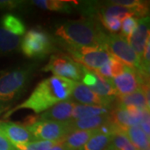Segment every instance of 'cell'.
<instances>
[{"label": "cell", "instance_id": "cell-20", "mask_svg": "<svg viewBox=\"0 0 150 150\" xmlns=\"http://www.w3.org/2000/svg\"><path fill=\"white\" fill-rule=\"evenodd\" d=\"M108 113H109V109L106 108L93 106V105L76 104L73 109L71 119H80V118L94 117V116L103 115Z\"/></svg>", "mask_w": 150, "mask_h": 150}, {"label": "cell", "instance_id": "cell-9", "mask_svg": "<svg viewBox=\"0 0 150 150\" xmlns=\"http://www.w3.org/2000/svg\"><path fill=\"white\" fill-rule=\"evenodd\" d=\"M73 100L83 103L85 105H93L112 109L116 98H106L96 94L89 88L81 82H75L74 88L72 92Z\"/></svg>", "mask_w": 150, "mask_h": 150}, {"label": "cell", "instance_id": "cell-13", "mask_svg": "<svg viewBox=\"0 0 150 150\" xmlns=\"http://www.w3.org/2000/svg\"><path fill=\"white\" fill-rule=\"evenodd\" d=\"M0 132L4 134L14 146L34 141L32 134L23 124L13 122H0Z\"/></svg>", "mask_w": 150, "mask_h": 150}, {"label": "cell", "instance_id": "cell-21", "mask_svg": "<svg viewBox=\"0 0 150 150\" xmlns=\"http://www.w3.org/2000/svg\"><path fill=\"white\" fill-rule=\"evenodd\" d=\"M125 66L126 65L122 64L120 61L112 56V58L105 64L94 72L103 79L111 80L114 77L118 76L123 72Z\"/></svg>", "mask_w": 150, "mask_h": 150}, {"label": "cell", "instance_id": "cell-27", "mask_svg": "<svg viewBox=\"0 0 150 150\" xmlns=\"http://www.w3.org/2000/svg\"><path fill=\"white\" fill-rule=\"evenodd\" d=\"M98 21L101 22V25L111 33H117L121 28V21L117 18H105L98 17Z\"/></svg>", "mask_w": 150, "mask_h": 150}, {"label": "cell", "instance_id": "cell-23", "mask_svg": "<svg viewBox=\"0 0 150 150\" xmlns=\"http://www.w3.org/2000/svg\"><path fill=\"white\" fill-rule=\"evenodd\" d=\"M112 139V135L99 133L95 134L79 150H105Z\"/></svg>", "mask_w": 150, "mask_h": 150}, {"label": "cell", "instance_id": "cell-26", "mask_svg": "<svg viewBox=\"0 0 150 150\" xmlns=\"http://www.w3.org/2000/svg\"><path fill=\"white\" fill-rule=\"evenodd\" d=\"M139 18L137 17H128L121 22V37L126 40L135 30L138 25Z\"/></svg>", "mask_w": 150, "mask_h": 150}, {"label": "cell", "instance_id": "cell-25", "mask_svg": "<svg viewBox=\"0 0 150 150\" xmlns=\"http://www.w3.org/2000/svg\"><path fill=\"white\" fill-rule=\"evenodd\" d=\"M54 141H32L24 144L15 145L18 150H48L51 147H53L56 143Z\"/></svg>", "mask_w": 150, "mask_h": 150}, {"label": "cell", "instance_id": "cell-16", "mask_svg": "<svg viewBox=\"0 0 150 150\" xmlns=\"http://www.w3.org/2000/svg\"><path fill=\"white\" fill-rule=\"evenodd\" d=\"M98 132V129L94 130H76L67 135L62 141L68 150H79Z\"/></svg>", "mask_w": 150, "mask_h": 150}, {"label": "cell", "instance_id": "cell-28", "mask_svg": "<svg viewBox=\"0 0 150 150\" xmlns=\"http://www.w3.org/2000/svg\"><path fill=\"white\" fill-rule=\"evenodd\" d=\"M23 4L21 1H10V0H0V9L1 10H12L19 8Z\"/></svg>", "mask_w": 150, "mask_h": 150}, {"label": "cell", "instance_id": "cell-17", "mask_svg": "<svg viewBox=\"0 0 150 150\" xmlns=\"http://www.w3.org/2000/svg\"><path fill=\"white\" fill-rule=\"evenodd\" d=\"M115 103L123 107L133 106L142 110H149L150 108L148 106L144 93L140 88L127 95H118L116 97Z\"/></svg>", "mask_w": 150, "mask_h": 150}, {"label": "cell", "instance_id": "cell-29", "mask_svg": "<svg viewBox=\"0 0 150 150\" xmlns=\"http://www.w3.org/2000/svg\"><path fill=\"white\" fill-rule=\"evenodd\" d=\"M0 150H18L16 147L1 132H0Z\"/></svg>", "mask_w": 150, "mask_h": 150}, {"label": "cell", "instance_id": "cell-11", "mask_svg": "<svg viewBox=\"0 0 150 150\" xmlns=\"http://www.w3.org/2000/svg\"><path fill=\"white\" fill-rule=\"evenodd\" d=\"M118 95H127L140 88V80L138 71L125 66L123 71L111 79Z\"/></svg>", "mask_w": 150, "mask_h": 150}, {"label": "cell", "instance_id": "cell-3", "mask_svg": "<svg viewBox=\"0 0 150 150\" xmlns=\"http://www.w3.org/2000/svg\"><path fill=\"white\" fill-rule=\"evenodd\" d=\"M34 64H24L0 75V112L8 110L20 98L32 79Z\"/></svg>", "mask_w": 150, "mask_h": 150}, {"label": "cell", "instance_id": "cell-15", "mask_svg": "<svg viewBox=\"0 0 150 150\" xmlns=\"http://www.w3.org/2000/svg\"><path fill=\"white\" fill-rule=\"evenodd\" d=\"M110 114H103L94 117L80 118V119H70L69 120L70 129L72 132L76 130H94L101 128L102 126L110 122Z\"/></svg>", "mask_w": 150, "mask_h": 150}, {"label": "cell", "instance_id": "cell-8", "mask_svg": "<svg viewBox=\"0 0 150 150\" xmlns=\"http://www.w3.org/2000/svg\"><path fill=\"white\" fill-rule=\"evenodd\" d=\"M26 128L32 134L34 141H60L72 133L69 121L54 122L38 120Z\"/></svg>", "mask_w": 150, "mask_h": 150}, {"label": "cell", "instance_id": "cell-31", "mask_svg": "<svg viewBox=\"0 0 150 150\" xmlns=\"http://www.w3.org/2000/svg\"><path fill=\"white\" fill-rule=\"evenodd\" d=\"M48 150H68L66 149V147L64 146V144H63V141L60 140V141H58L55 144L51 147Z\"/></svg>", "mask_w": 150, "mask_h": 150}, {"label": "cell", "instance_id": "cell-4", "mask_svg": "<svg viewBox=\"0 0 150 150\" xmlns=\"http://www.w3.org/2000/svg\"><path fill=\"white\" fill-rule=\"evenodd\" d=\"M63 47L69 54L71 59L91 71L100 69L112 58V55L103 46L75 47L63 45Z\"/></svg>", "mask_w": 150, "mask_h": 150}, {"label": "cell", "instance_id": "cell-6", "mask_svg": "<svg viewBox=\"0 0 150 150\" xmlns=\"http://www.w3.org/2000/svg\"><path fill=\"white\" fill-rule=\"evenodd\" d=\"M104 47L113 58L118 59L127 67L132 69L142 70L139 57L130 47L127 40L120 35L114 33L108 34Z\"/></svg>", "mask_w": 150, "mask_h": 150}, {"label": "cell", "instance_id": "cell-12", "mask_svg": "<svg viewBox=\"0 0 150 150\" xmlns=\"http://www.w3.org/2000/svg\"><path fill=\"white\" fill-rule=\"evenodd\" d=\"M149 38V17L139 18L135 30L127 39V42L137 54L139 60L143 57L145 45Z\"/></svg>", "mask_w": 150, "mask_h": 150}, {"label": "cell", "instance_id": "cell-32", "mask_svg": "<svg viewBox=\"0 0 150 150\" xmlns=\"http://www.w3.org/2000/svg\"><path fill=\"white\" fill-rule=\"evenodd\" d=\"M122 150H138V149H137L134 147V145L131 144V142H130V143L126 145V146H125Z\"/></svg>", "mask_w": 150, "mask_h": 150}, {"label": "cell", "instance_id": "cell-22", "mask_svg": "<svg viewBox=\"0 0 150 150\" xmlns=\"http://www.w3.org/2000/svg\"><path fill=\"white\" fill-rule=\"evenodd\" d=\"M0 25L8 32L18 37L23 35L26 32V27L23 22L18 17L11 13H7L2 17Z\"/></svg>", "mask_w": 150, "mask_h": 150}, {"label": "cell", "instance_id": "cell-5", "mask_svg": "<svg viewBox=\"0 0 150 150\" xmlns=\"http://www.w3.org/2000/svg\"><path fill=\"white\" fill-rule=\"evenodd\" d=\"M23 54L28 58L41 59L55 51L54 40L42 29L33 28L28 31L20 43Z\"/></svg>", "mask_w": 150, "mask_h": 150}, {"label": "cell", "instance_id": "cell-1", "mask_svg": "<svg viewBox=\"0 0 150 150\" xmlns=\"http://www.w3.org/2000/svg\"><path fill=\"white\" fill-rule=\"evenodd\" d=\"M75 82L64 78L52 76L40 82L27 99L20 104L8 110L4 118L11 115L20 109H31L40 113L54 105L69 99L74 88Z\"/></svg>", "mask_w": 150, "mask_h": 150}, {"label": "cell", "instance_id": "cell-19", "mask_svg": "<svg viewBox=\"0 0 150 150\" xmlns=\"http://www.w3.org/2000/svg\"><path fill=\"white\" fill-rule=\"evenodd\" d=\"M125 134L131 144L138 150L149 149V137L145 134L140 126L129 127L125 131Z\"/></svg>", "mask_w": 150, "mask_h": 150}, {"label": "cell", "instance_id": "cell-18", "mask_svg": "<svg viewBox=\"0 0 150 150\" xmlns=\"http://www.w3.org/2000/svg\"><path fill=\"white\" fill-rule=\"evenodd\" d=\"M21 43V38L0 25V55L11 54L18 49Z\"/></svg>", "mask_w": 150, "mask_h": 150}, {"label": "cell", "instance_id": "cell-10", "mask_svg": "<svg viewBox=\"0 0 150 150\" xmlns=\"http://www.w3.org/2000/svg\"><path fill=\"white\" fill-rule=\"evenodd\" d=\"M81 80L83 82L84 85L100 97L106 98H116L118 96V93L112 85L111 80L103 79L93 71L84 68Z\"/></svg>", "mask_w": 150, "mask_h": 150}, {"label": "cell", "instance_id": "cell-30", "mask_svg": "<svg viewBox=\"0 0 150 150\" xmlns=\"http://www.w3.org/2000/svg\"><path fill=\"white\" fill-rule=\"evenodd\" d=\"M149 111H145L144 113V117H143V120L141 123V129L145 133V134L149 137L150 135V123H149Z\"/></svg>", "mask_w": 150, "mask_h": 150}, {"label": "cell", "instance_id": "cell-33", "mask_svg": "<svg viewBox=\"0 0 150 150\" xmlns=\"http://www.w3.org/2000/svg\"><path fill=\"white\" fill-rule=\"evenodd\" d=\"M144 150H149V149H144Z\"/></svg>", "mask_w": 150, "mask_h": 150}, {"label": "cell", "instance_id": "cell-2", "mask_svg": "<svg viewBox=\"0 0 150 150\" xmlns=\"http://www.w3.org/2000/svg\"><path fill=\"white\" fill-rule=\"evenodd\" d=\"M55 36L62 45L75 47L103 46L107 33L96 17H83L77 20H68L56 27Z\"/></svg>", "mask_w": 150, "mask_h": 150}, {"label": "cell", "instance_id": "cell-7", "mask_svg": "<svg viewBox=\"0 0 150 150\" xmlns=\"http://www.w3.org/2000/svg\"><path fill=\"white\" fill-rule=\"evenodd\" d=\"M83 69L67 54H54L50 57L47 65L43 68V72H51L57 77L73 81H79L83 78Z\"/></svg>", "mask_w": 150, "mask_h": 150}, {"label": "cell", "instance_id": "cell-14", "mask_svg": "<svg viewBox=\"0 0 150 150\" xmlns=\"http://www.w3.org/2000/svg\"><path fill=\"white\" fill-rule=\"evenodd\" d=\"M76 105L72 99H67L60 102L48 108L39 117L40 121H54V122H67L71 119L73 109Z\"/></svg>", "mask_w": 150, "mask_h": 150}, {"label": "cell", "instance_id": "cell-24", "mask_svg": "<svg viewBox=\"0 0 150 150\" xmlns=\"http://www.w3.org/2000/svg\"><path fill=\"white\" fill-rule=\"evenodd\" d=\"M72 1H60V0H36L32 4L40 8L50 11L69 13L71 11L70 4Z\"/></svg>", "mask_w": 150, "mask_h": 150}]
</instances>
